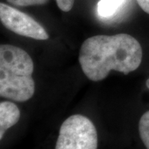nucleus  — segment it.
Segmentation results:
<instances>
[{
  "label": "nucleus",
  "instance_id": "obj_2",
  "mask_svg": "<svg viewBox=\"0 0 149 149\" xmlns=\"http://www.w3.org/2000/svg\"><path fill=\"white\" fill-rule=\"evenodd\" d=\"M34 64L30 55L13 45L0 46V95L17 102L27 101L35 93Z\"/></svg>",
  "mask_w": 149,
  "mask_h": 149
},
{
  "label": "nucleus",
  "instance_id": "obj_9",
  "mask_svg": "<svg viewBox=\"0 0 149 149\" xmlns=\"http://www.w3.org/2000/svg\"><path fill=\"white\" fill-rule=\"evenodd\" d=\"M58 8L63 12H70L74 6V0H56Z\"/></svg>",
  "mask_w": 149,
  "mask_h": 149
},
{
  "label": "nucleus",
  "instance_id": "obj_5",
  "mask_svg": "<svg viewBox=\"0 0 149 149\" xmlns=\"http://www.w3.org/2000/svg\"><path fill=\"white\" fill-rule=\"evenodd\" d=\"M20 118V110L14 103L10 101L0 104V139L5 132L15 125Z\"/></svg>",
  "mask_w": 149,
  "mask_h": 149
},
{
  "label": "nucleus",
  "instance_id": "obj_10",
  "mask_svg": "<svg viewBox=\"0 0 149 149\" xmlns=\"http://www.w3.org/2000/svg\"><path fill=\"white\" fill-rule=\"evenodd\" d=\"M139 7L143 10L149 14V0H137Z\"/></svg>",
  "mask_w": 149,
  "mask_h": 149
},
{
  "label": "nucleus",
  "instance_id": "obj_8",
  "mask_svg": "<svg viewBox=\"0 0 149 149\" xmlns=\"http://www.w3.org/2000/svg\"><path fill=\"white\" fill-rule=\"evenodd\" d=\"M8 2L18 7H27L33 5H43L46 4L48 0H8Z\"/></svg>",
  "mask_w": 149,
  "mask_h": 149
},
{
  "label": "nucleus",
  "instance_id": "obj_1",
  "mask_svg": "<svg viewBox=\"0 0 149 149\" xmlns=\"http://www.w3.org/2000/svg\"><path fill=\"white\" fill-rule=\"evenodd\" d=\"M142 58L140 43L125 33L90 37L82 43L79 53L82 71L92 81L105 79L111 70L128 74L139 68Z\"/></svg>",
  "mask_w": 149,
  "mask_h": 149
},
{
  "label": "nucleus",
  "instance_id": "obj_11",
  "mask_svg": "<svg viewBox=\"0 0 149 149\" xmlns=\"http://www.w3.org/2000/svg\"><path fill=\"white\" fill-rule=\"evenodd\" d=\"M146 85H147V87L149 89V79L147 80V82H146Z\"/></svg>",
  "mask_w": 149,
  "mask_h": 149
},
{
  "label": "nucleus",
  "instance_id": "obj_3",
  "mask_svg": "<svg viewBox=\"0 0 149 149\" xmlns=\"http://www.w3.org/2000/svg\"><path fill=\"white\" fill-rule=\"evenodd\" d=\"M95 124L80 114L70 116L61 124L55 149H97Z\"/></svg>",
  "mask_w": 149,
  "mask_h": 149
},
{
  "label": "nucleus",
  "instance_id": "obj_4",
  "mask_svg": "<svg viewBox=\"0 0 149 149\" xmlns=\"http://www.w3.org/2000/svg\"><path fill=\"white\" fill-rule=\"evenodd\" d=\"M0 19L6 28L17 35L41 41L49 38L45 28L32 17L3 3H0Z\"/></svg>",
  "mask_w": 149,
  "mask_h": 149
},
{
  "label": "nucleus",
  "instance_id": "obj_7",
  "mask_svg": "<svg viewBox=\"0 0 149 149\" xmlns=\"http://www.w3.org/2000/svg\"><path fill=\"white\" fill-rule=\"evenodd\" d=\"M139 130L140 138L146 148L149 149V111L142 115L139 120Z\"/></svg>",
  "mask_w": 149,
  "mask_h": 149
},
{
  "label": "nucleus",
  "instance_id": "obj_6",
  "mask_svg": "<svg viewBox=\"0 0 149 149\" xmlns=\"http://www.w3.org/2000/svg\"><path fill=\"white\" fill-rule=\"evenodd\" d=\"M127 0H100L97 4V13L103 18L114 16Z\"/></svg>",
  "mask_w": 149,
  "mask_h": 149
}]
</instances>
